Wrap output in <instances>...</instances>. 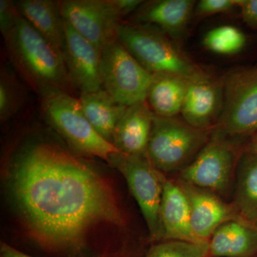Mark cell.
Here are the masks:
<instances>
[{
	"label": "cell",
	"instance_id": "cell-22",
	"mask_svg": "<svg viewBox=\"0 0 257 257\" xmlns=\"http://www.w3.org/2000/svg\"><path fill=\"white\" fill-rule=\"evenodd\" d=\"M27 101L26 89L11 69L0 72V119L5 122L18 114Z\"/></svg>",
	"mask_w": 257,
	"mask_h": 257
},
{
	"label": "cell",
	"instance_id": "cell-7",
	"mask_svg": "<svg viewBox=\"0 0 257 257\" xmlns=\"http://www.w3.org/2000/svg\"><path fill=\"white\" fill-rule=\"evenodd\" d=\"M42 110L49 123L75 151L107 162L117 152L96 133L83 112L78 99L68 93L52 92L42 96Z\"/></svg>",
	"mask_w": 257,
	"mask_h": 257
},
{
	"label": "cell",
	"instance_id": "cell-24",
	"mask_svg": "<svg viewBox=\"0 0 257 257\" xmlns=\"http://www.w3.org/2000/svg\"><path fill=\"white\" fill-rule=\"evenodd\" d=\"M209 248L182 241H166L155 245L145 257H207Z\"/></svg>",
	"mask_w": 257,
	"mask_h": 257
},
{
	"label": "cell",
	"instance_id": "cell-14",
	"mask_svg": "<svg viewBox=\"0 0 257 257\" xmlns=\"http://www.w3.org/2000/svg\"><path fill=\"white\" fill-rule=\"evenodd\" d=\"M196 3L194 0L143 1L128 21L157 27L175 42L185 35Z\"/></svg>",
	"mask_w": 257,
	"mask_h": 257
},
{
	"label": "cell",
	"instance_id": "cell-25",
	"mask_svg": "<svg viewBox=\"0 0 257 257\" xmlns=\"http://www.w3.org/2000/svg\"><path fill=\"white\" fill-rule=\"evenodd\" d=\"M18 16L15 2L0 0V30L5 42L8 41L13 35Z\"/></svg>",
	"mask_w": 257,
	"mask_h": 257
},
{
	"label": "cell",
	"instance_id": "cell-10",
	"mask_svg": "<svg viewBox=\"0 0 257 257\" xmlns=\"http://www.w3.org/2000/svg\"><path fill=\"white\" fill-rule=\"evenodd\" d=\"M102 88L116 102L130 106L147 101L154 74L144 68L117 40L101 51Z\"/></svg>",
	"mask_w": 257,
	"mask_h": 257
},
{
	"label": "cell",
	"instance_id": "cell-21",
	"mask_svg": "<svg viewBox=\"0 0 257 257\" xmlns=\"http://www.w3.org/2000/svg\"><path fill=\"white\" fill-rule=\"evenodd\" d=\"M147 101L155 114L175 117L180 114L188 79L175 74H153Z\"/></svg>",
	"mask_w": 257,
	"mask_h": 257
},
{
	"label": "cell",
	"instance_id": "cell-18",
	"mask_svg": "<svg viewBox=\"0 0 257 257\" xmlns=\"http://www.w3.org/2000/svg\"><path fill=\"white\" fill-rule=\"evenodd\" d=\"M15 3L19 14L62 54L65 43V26L60 1L19 0Z\"/></svg>",
	"mask_w": 257,
	"mask_h": 257
},
{
	"label": "cell",
	"instance_id": "cell-5",
	"mask_svg": "<svg viewBox=\"0 0 257 257\" xmlns=\"http://www.w3.org/2000/svg\"><path fill=\"white\" fill-rule=\"evenodd\" d=\"M246 143L212 130L209 141L177 178L229 202L234 194L236 166Z\"/></svg>",
	"mask_w": 257,
	"mask_h": 257
},
{
	"label": "cell",
	"instance_id": "cell-23",
	"mask_svg": "<svg viewBox=\"0 0 257 257\" xmlns=\"http://www.w3.org/2000/svg\"><path fill=\"white\" fill-rule=\"evenodd\" d=\"M203 45L207 50L221 55H233L244 48L246 37L239 29L223 25L212 29L204 35Z\"/></svg>",
	"mask_w": 257,
	"mask_h": 257
},
{
	"label": "cell",
	"instance_id": "cell-12",
	"mask_svg": "<svg viewBox=\"0 0 257 257\" xmlns=\"http://www.w3.org/2000/svg\"><path fill=\"white\" fill-rule=\"evenodd\" d=\"M175 180L188 201L193 230L200 239L209 242L211 236L221 225L242 219L232 202L177 177Z\"/></svg>",
	"mask_w": 257,
	"mask_h": 257
},
{
	"label": "cell",
	"instance_id": "cell-27",
	"mask_svg": "<svg viewBox=\"0 0 257 257\" xmlns=\"http://www.w3.org/2000/svg\"><path fill=\"white\" fill-rule=\"evenodd\" d=\"M243 22L248 28L257 30V0H238Z\"/></svg>",
	"mask_w": 257,
	"mask_h": 257
},
{
	"label": "cell",
	"instance_id": "cell-19",
	"mask_svg": "<svg viewBox=\"0 0 257 257\" xmlns=\"http://www.w3.org/2000/svg\"><path fill=\"white\" fill-rule=\"evenodd\" d=\"M81 107L96 133L111 144L118 121L127 106L119 104L104 89L95 92L80 93Z\"/></svg>",
	"mask_w": 257,
	"mask_h": 257
},
{
	"label": "cell",
	"instance_id": "cell-15",
	"mask_svg": "<svg viewBox=\"0 0 257 257\" xmlns=\"http://www.w3.org/2000/svg\"><path fill=\"white\" fill-rule=\"evenodd\" d=\"M160 217L164 240L186 241L209 248V241L200 239L193 230L188 201L175 179L166 177L164 182Z\"/></svg>",
	"mask_w": 257,
	"mask_h": 257
},
{
	"label": "cell",
	"instance_id": "cell-11",
	"mask_svg": "<svg viewBox=\"0 0 257 257\" xmlns=\"http://www.w3.org/2000/svg\"><path fill=\"white\" fill-rule=\"evenodd\" d=\"M224 105V82L207 72L188 79L182 104V119L194 127L212 130Z\"/></svg>",
	"mask_w": 257,
	"mask_h": 257
},
{
	"label": "cell",
	"instance_id": "cell-13",
	"mask_svg": "<svg viewBox=\"0 0 257 257\" xmlns=\"http://www.w3.org/2000/svg\"><path fill=\"white\" fill-rule=\"evenodd\" d=\"M64 26L65 43L62 56L74 87L80 93L102 89L100 52L65 20Z\"/></svg>",
	"mask_w": 257,
	"mask_h": 257
},
{
	"label": "cell",
	"instance_id": "cell-28",
	"mask_svg": "<svg viewBox=\"0 0 257 257\" xmlns=\"http://www.w3.org/2000/svg\"><path fill=\"white\" fill-rule=\"evenodd\" d=\"M1 257H32L25 254L16 248L12 247L5 243L1 244Z\"/></svg>",
	"mask_w": 257,
	"mask_h": 257
},
{
	"label": "cell",
	"instance_id": "cell-16",
	"mask_svg": "<svg viewBox=\"0 0 257 257\" xmlns=\"http://www.w3.org/2000/svg\"><path fill=\"white\" fill-rule=\"evenodd\" d=\"M154 116L147 101L128 106L114 128L113 146L126 155L147 154Z\"/></svg>",
	"mask_w": 257,
	"mask_h": 257
},
{
	"label": "cell",
	"instance_id": "cell-17",
	"mask_svg": "<svg viewBox=\"0 0 257 257\" xmlns=\"http://www.w3.org/2000/svg\"><path fill=\"white\" fill-rule=\"evenodd\" d=\"M212 257L257 256V226L243 219L221 225L209 239Z\"/></svg>",
	"mask_w": 257,
	"mask_h": 257
},
{
	"label": "cell",
	"instance_id": "cell-9",
	"mask_svg": "<svg viewBox=\"0 0 257 257\" xmlns=\"http://www.w3.org/2000/svg\"><path fill=\"white\" fill-rule=\"evenodd\" d=\"M223 82L224 105L212 130L247 142L257 133V67L234 69Z\"/></svg>",
	"mask_w": 257,
	"mask_h": 257
},
{
	"label": "cell",
	"instance_id": "cell-4",
	"mask_svg": "<svg viewBox=\"0 0 257 257\" xmlns=\"http://www.w3.org/2000/svg\"><path fill=\"white\" fill-rule=\"evenodd\" d=\"M212 130L194 127L183 119L155 114L147 147V156L163 175L180 173L197 156Z\"/></svg>",
	"mask_w": 257,
	"mask_h": 257
},
{
	"label": "cell",
	"instance_id": "cell-6",
	"mask_svg": "<svg viewBox=\"0 0 257 257\" xmlns=\"http://www.w3.org/2000/svg\"><path fill=\"white\" fill-rule=\"evenodd\" d=\"M142 0H63L62 16L76 32L99 52L116 40V31L123 19L133 15Z\"/></svg>",
	"mask_w": 257,
	"mask_h": 257
},
{
	"label": "cell",
	"instance_id": "cell-1",
	"mask_svg": "<svg viewBox=\"0 0 257 257\" xmlns=\"http://www.w3.org/2000/svg\"><path fill=\"white\" fill-rule=\"evenodd\" d=\"M8 181L29 231L48 247L77 248L92 226L122 223L109 184L58 147L40 145L25 150L12 167Z\"/></svg>",
	"mask_w": 257,
	"mask_h": 257
},
{
	"label": "cell",
	"instance_id": "cell-8",
	"mask_svg": "<svg viewBox=\"0 0 257 257\" xmlns=\"http://www.w3.org/2000/svg\"><path fill=\"white\" fill-rule=\"evenodd\" d=\"M107 163L126 179L128 189L143 213L151 239H163L160 208L167 176L155 168L147 154L132 155L114 152L109 156Z\"/></svg>",
	"mask_w": 257,
	"mask_h": 257
},
{
	"label": "cell",
	"instance_id": "cell-3",
	"mask_svg": "<svg viewBox=\"0 0 257 257\" xmlns=\"http://www.w3.org/2000/svg\"><path fill=\"white\" fill-rule=\"evenodd\" d=\"M116 40L152 74H170L187 79L204 72L165 32L153 25L122 21Z\"/></svg>",
	"mask_w": 257,
	"mask_h": 257
},
{
	"label": "cell",
	"instance_id": "cell-29",
	"mask_svg": "<svg viewBox=\"0 0 257 257\" xmlns=\"http://www.w3.org/2000/svg\"><path fill=\"white\" fill-rule=\"evenodd\" d=\"M243 150L257 153V133L246 142L243 147Z\"/></svg>",
	"mask_w": 257,
	"mask_h": 257
},
{
	"label": "cell",
	"instance_id": "cell-30",
	"mask_svg": "<svg viewBox=\"0 0 257 257\" xmlns=\"http://www.w3.org/2000/svg\"><path fill=\"white\" fill-rule=\"evenodd\" d=\"M253 257H257V256H253Z\"/></svg>",
	"mask_w": 257,
	"mask_h": 257
},
{
	"label": "cell",
	"instance_id": "cell-20",
	"mask_svg": "<svg viewBox=\"0 0 257 257\" xmlns=\"http://www.w3.org/2000/svg\"><path fill=\"white\" fill-rule=\"evenodd\" d=\"M232 202L242 219L257 226V153L243 150L236 166Z\"/></svg>",
	"mask_w": 257,
	"mask_h": 257
},
{
	"label": "cell",
	"instance_id": "cell-26",
	"mask_svg": "<svg viewBox=\"0 0 257 257\" xmlns=\"http://www.w3.org/2000/svg\"><path fill=\"white\" fill-rule=\"evenodd\" d=\"M238 8V0H201L196 4L194 14L204 18L219 13H229Z\"/></svg>",
	"mask_w": 257,
	"mask_h": 257
},
{
	"label": "cell",
	"instance_id": "cell-2",
	"mask_svg": "<svg viewBox=\"0 0 257 257\" xmlns=\"http://www.w3.org/2000/svg\"><path fill=\"white\" fill-rule=\"evenodd\" d=\"M5 42L17 68L40 97L57 91L73 95L76 89L62 54L20 14L13 35Z\"/></svg>",
	"mask_w": 257,
	"mask_h": 257
}]
</instances>
